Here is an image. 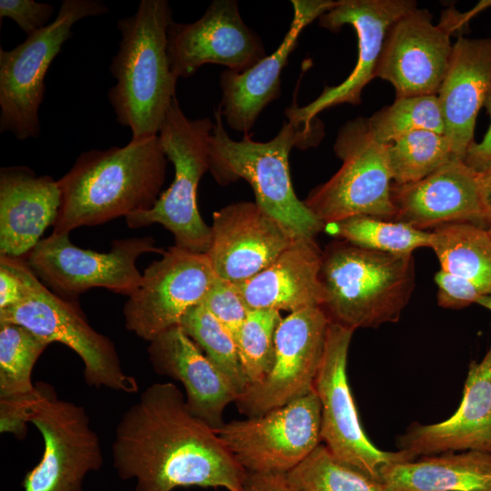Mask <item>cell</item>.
Returning <instances> with one entry per match:
<instances>
[{
  "instance_id": "6da1fadb",
  "label": "cell",
  "mask_w": 491,
  "mask_h": 491,
  "mask_svg": "<svg viewBox=\"0 0 491 491\" xmlns=\"http://www.w3.org/2000/svg\"><path fill=\"white\" fill-rule=\"evenodd\" d=\"M114 467L135 491L200 486L241 491L246 471L170 382L146 387L121 416L112 444Z\"/></svg>"
},
{
  "instance_id": "7a4b0ae2",
  "label": "cell",
  "mask_w": 491,
  "mask_h": 491,
  "mask_svg": "<svg viewBox=\"0 0 491 491\" xmlns=\"http://www.w3.org/2000/svg\"><path fill=\"white\" fill-rule=\"evenodd\" d=\"M166 166L158 135L81 153L58 180L62 200L52 233L69 234L152 208L162 194Z\"/></svg>"
},
{
  "instance_id": "3957f363",
  "label": "cell",
  "mask_w": 491,
  "mask_h": 491,
  "mask_svg": "<svg viewBox=\"0 0 491 491\" xmlns=\"http://www.w3.org/2000/svg\"><path fill=\"white\" fill-rule=\"evenodd\" d=\"M166 0H142L136 12L117 22L119 48L109 71L116 84L108 100L116 121L132 132V139L158 135L175 98L177 78L167 55V32L173 22Z\"/></svg>"
},
{
  "instance_id": "277c9868",
  "label": "cell",
  "mask_w": 491,
  "mask_h": 491,
  "mask_svg": "<svg viewBox=\"0 0 491 491\" xmlns=\"http://www.w3.org/2000/svg\"><path fill=\"white\" fill-rule=\"evenodd\" d=\"M209 138V170L223 185L243 178L251 185L256 203L278 221L295 238H315L324 224L296 195L289 170L293 147L306 149L320 141L322 127L306 131L285 122L267 142L255 141L246 133L239 141L226 132L221 109L214 112Z\"/></svg>"
},
{
  "instance_id": "5b68a950",
  "label": "cell",
  "mask_w": 491,
  "mask_h": 491,
  "mask_svg": "<svg viewBox=\"0 0 491 491\" xmlns=\"http://www.w3.org/2000/svg\"><path fill=\"white\" fill-rule=\"evenodd\" d=\"M320 276V307L330 322L378 327L399 320L415 288V259L335 241L323 251Z\"/></svg>"
},
{
  "instance_id": "8992f818",
  "label": "cell",
  "mask_w": 491,
  "mask_h": 491,
  "mask_svg": "<svg viewBox=\"0 0 491 491\" xmlns=\"http://www.w3.org/2000/svg\"><path fill=\"white\" fill-rule=\"evenodd\" d=\"M214 123L210 118L190 119L176 97L172 101L160 127L162 149L175 167V178L152 208L125 216L130 228L160 224L175 237V246L206 254L212 230L202 219L196 192L203 175L209 170V138Z\"/></svg>"
},
{
  "instance_id": "52a82bcc",
  "label": "cell",
  "mask_w": 491,
  "mask_h": 491,
  "mask_svg": "<svg viewBox=\"0 0 491 491\" xmlns=\"http://www.w3.org/2000/svg\"><path fill=\"white\" fill-rule=\"evenodd\" d=\"M26 283L25 298L0 311V324L20 325L47 343L59 342L74 350L84 364L87 386L118 392L138 391L136 379L126 375L113 341L95 331L75 301L47 288L22 257H14Z\"/></svg>"
},
{
  "instance_id": "ba28073f",
  "label": "cell",
  "mask_w": 491,
  "mask_h": 491,
  "mask_svg": "<svg viewBox=\"0 0 491 491\" xmlns=\"http://www.w3.org/2000/svg\"><path fill=\"white\" fill-rule=\"evenodd\" d=\"M108 12L98 0H63L54 21L11 50L0 48V131L25 140L40 135L39 107L45 77L72 28L88 16Z\"/></svg>"
},
{
  "instance_id": "9c48e42d",
  "label": "cell",
  "mask_w": 491,
  "mask_h": 491,
  "mask_svg": "<svg viewBox=\"0 0 491 491\" xmlns=\"http://www.w3.org/2000/svg\"><path fill=\"white\" fill-rule=\"evenodd\" d=\"M334 150L343 162L341 167L308 194L306 205L324 225L358 215L394 220L396 208L386 145L376 139L367 118L346 122Z\"/></svg>"
},
{
  "instance_id": "30bf717a",
  "label": "cell",
  "mask_w": 491,
  "mask_h": 491,
  "mask_svg": "<svg viewBox=\"0 0 491 491\" xmlns=\"http://www.w3.org/2000/svg\"><path fill=\"white\" fill-rule=\"evenodd\" d=\"M152 236L113 241L108 252L82 249L69 239V234L52 233L27 255L26 262L38 278L59 296L75 301L95 287L130 296L141 285L136 267L144 254H164Z\"/></svg>"
},
{
  "instance_id": "8fae6325",
  "label": "cell",
  "mask_w": 491,
  "mask_h": 491,
  "mask_svg": "<svg viewBox=\"0 0 491 491\" xmlns=\"http://www.w3.org/2000/svg\"><path fill=\"white\" fill-rule=\"evenodd\" d=\"M355 330L329 323L314 390L321 406V438L341 462L380 482L388 465L416 459L405 450L376 447L361 426L348 383L346 366Z\"/></svg>"
},
{
  "instance_id": "7c38bea8",
  "label": "cell",
  "mask_w": 491,
  "mask_h": 491,
  "mask_svg": "<svg viewBox=\"0 0 491 491\" xmlns=\"http://www.w3.org/2000/svg\"><path fill=\"white\" fill-rule=\"evenodd\" d=\"M29 423L41 433V460L23 481L24 491H85L90 472L103 466L100 439L84 406L60 400L49 385L39 384Z\"/></svg>"
},
{
  "instance_id": "4fadbf2b",
  "label": "cell",
  "mask_w": 491,
  "mask_h": 491,
  "mask_svg": "<svg viewBox=\"0 0 491 491\" xmlns=\"http://www.w3.org/2000/svg\"><path fill=\"white\" fill-rule=\"evenodd\" d=\"M215 432L246 472L286 474L322 441L320 402L313 390L262 416L224 424Z\"/></svg>"
},
{
  "instance_id": "5bb4252c",
  "label": "cell",
  "mask_w": 491,
  "mask_h": 491,
  "mask_svg": "<svg viewBox=\"0 0 491 491\" xmlns=\"http://www.w3.org/2000/svg\"><path fill=\"white\" fill-rule=\"evenodd\" d=\"M487 5L466 14L451 11L436 25L428 10L407 12L386 35L376 76L392 84L396 98L437 95L449 65L452 34Z\"/></svg>"
},
{
  "instance_id": "9a60e30c",
  "label": "cell",
  "mask_w": 491,
  "mask_h": 491,
  "mask_svg": "<svg viewBox=\"0 0 491 491\" xmlns=\"http://www.w3.org/2000/svg\"><path fill=\"white\" fill-rule=\"evenodd\" d=\"M217 278L206 254L170 246L145 269L140 286L128 296L125 328L152 341L203 304Z\"/></svg>"
},
{
  "instance_id": "2e32d148",
  "label": "cell",
  "mask_w": 491,
  "mask_h": 491,
  "mask_svg": "<svg viewBox=\"0 0 491 491\" xmlns=\"http://www.w3.org/2000/svg\"><path fill=\"white\" fill-rule=\"evenodd\" d=\"M329 319L320 306L290 313L276 333V353L271 371L250 385L235 400L247 417L283 406L314 390L326 339Z\"/></svg>"
},
{
  "instance_id": "e0dca14e",
  "label": "cell",
  "mask_w": 491,
  "mask_h": 491,
  "mask_svg": "<svg viewBox=\"0 0 491 491\" xmlns=\"http://www.w3.org/2000/svg\"><path fill=\"white\" fill-rule=\"evenodd\" d=\"M411 0H339L332 9L319 17V25L332 32L351 25L357 35L358 56L354 70L345 81L335 86H325L311 103L298 106L293 103L285 115L296 127L306 131L318 126L315 121L321 111L341 104L357 105L364 87L376 77L386 35L392 25L405 14L415 9Z\"/></svg>"
},
{
  "instance_id": "ac0fdd59",
  "label": "cell",
  "mask_w": 491,
  "mask_h": 491,
  "mask_svg": "<svg viewBox=\"0 0 491 491\" xmlns=\"http://www.w3.org/2000/svg\"><path fill=\"white\" fill-rule=\"evenodd\" d=\"M167 55L177 79L190 77L205 64L244 72L266 55L259 35L244 23L235 0L213 1L194 23L173 21L167 32Z\"/></svg>"
},
{
  "instance_id": "d6986e66",
  "label": "cell",
  "mask_w": 491,
  "mask_h": 491,
  "mask_svg": "<svg viewBox=\"0 0 491 491\" xmlns=\"http://www.w3.org/2000/svg\"><path fill=\"white\" fill-rule=\"evenodd\" d=\"M391 195L396 208L394 221L421 230L453 223L491 225L482 174L456 156L419 181L392 183Z\"/></svg>"
},
{
  "instance_id": "ffe728a7",
  "label": "cell",
  "mask_w": 491,
  "mask_h": 491,
  "mask_svg": "<svg viewBox=\"0 0 491 491\" xmlns=\"http://www.w3.org/2000/svg\"><path fill=\"white\" fill-rule=\"evenodd\" d=\"M206 256L216 276L240 284L268 267L296 240L256 202L241 201L213 214Z\"/></svg>"
},
{
  "instance_id": "44dd1931",
  "label": "cell",
  "mask_w": 491,
  "mask_h": 491,
  "mask_svg": "<svg viewBox=\"0 0 491 491\" xmlns=\"http://www.w3.org/2000/svg\"><path fill=\"white\" fill-rule=\"evenodd\" d=\"M294 15L277 49L244 72L225 70L220 76L222 116L228 126L244 134L254 126L263 109L281 94V73L296 48L301 32L339 1L292 0Z\"/></svg>"
},
{
  "instance_id": "7402d4cb",
  "label": "cell",
  "mask_w": 491,
  "mask_h": 491,
  "mask_svg": "<svg viewBox=\"0 0 491 491\" xmlns=\"http://www.w3.org/2000/svg\"><path fill=\"white\" fill-rule=\"evenodd\" d=\"M398 445L416 458L464 450L491 452V345L479 362L470 363L456 411L436 424L412 425Z\"/></svg>"
},
{
  "instance_id": "603a6c76",
  "label": "cell",
  "mask_w": 491,
  "mask_h": 491,
  "mask_svg": "<svg viewBox=\"0 0 491 491\" xmlns=\"http://www.w3.org/2000/svg\"><path fill=\"white\" fill-rule=\"evenodd\" d=\"M147 352L155 372L184 386L186 405L195 416L214 430L225 424L224 411L238 393L180 326L150 341Z\"/></svg>"
},
{
  "instance_id": "cb8c5ba5",
  "label": "cell",
  "mask_w": 491,
  "mask_h": 491,
  "mask_svg": "<svg viewBox=\"0 0 491 491\" xmlns=\"http://www.w3.org/2000/svg\"><path fill=\"white\" fill-rule=\"evenodd\" d=\"M436 95L444 135L454 155L463 159L475 142L477 114L491 97V38L457 39Z\"/></svg>"
},
{
  "instance_id": "d4e9b609",
  "label": "cell",
  "mask_w": 491,
  "mask_h": 491,
  "mask_svg": "<svg viewBox=\"0 0 491 491\" xmlns=\"http://www.w3.org/2000/svg\"><path fill=\"white\" fill-rule=\"evenodd\" d=\"M62 194L58 180L25 165L0 170V256L22 257L53 225Z\"/></svg>"
},
{
  "instance_id": "484cf974",
  "label": "cell",
  "mask_w": 491,
  "mask_h": 491,
  "mask_svg": "<svg viewBox=\"0 0 491 491\" xmlns=\"http://www.w3.org/2000/svg\"><path fill=\"white\" fill-rule=\"evenodd\" d=\"M323 251L315 238L294 241L268 267L236 284L249 308L289 311L321 306Z\"/></svg>"
},
{
  "instance_id": "4316f807",
  "label": "cell",
  "mask_w": 491,
  "mask_h": 491,
  "mask_svg": "<svg viewBox=\"0 0 491 491\" xmlns=\"http://www.w3.org/2000/svg\"><path fill=\"white\" fill-rule=\"evenodd\" d=\"M49 343L16 324H0V432L24 438L39 394L33 368Z\"/></svg>"
},
{
  "instance_id": "83f0119b",
  "label": "cell",
  "mask_w": 491,
  "mask_h": 491,
  "mask_svg": "<svg viewBox=\"0 0 491 491\" xmlns=\"http://www.w3.org/2000/svg\"><path fill=\"white\" fill-rule=\"evenodd\" d=\"M386 491H491V452L442 453L386 466Z\"/></svg>"
},
{
  "instance_id": "f1b7e54d",
  "label": "cell",
  "mask_w": 491,
  "mask_h": 491,
  "mask_svg": "<svg viewBox=\"0 0 491 491\" xmlns=\"http://www.w3.org/2000/svg\"><path fill=\"white\" fill-rule=\"evenodd\" d=\"M431 233L430 247L440 269L470 281L484 296H491V235L487 228L453 223Z\"/></svg>"
},
{
  "instance_id": "f546056e",
  "label": "cell",
  "mask_w": 491,
  "mask_h": 491,
  "mask_svg": "<svg viewBox=\"0 0 491 491\" xmlns=\"http://www.w3.org/2000/svg\"><path fill=\"white\" fill-rule=\"evenodd\" d=\"M324 230L359 247L395 255H413L417 248L430 247L432 237L431 231L369 215L328 223Z\"/></svg>"
},
{
  "instance_id": "4dcf8cb0",
  "label": "cell",
  "mask_w": 491,
  "mask_h": 491,
  "mask_svg": "<svg viewBox=\"0 0 491 491\" xmlns=\"http://www.w3.org/2000/svg\"><path fill=\"white\" fill-rule=\"evenodd\" d=\"M386 154L396 185L419 181L455 157L447 137L429 130L413 131L396 139L386 145Z\"/></svg>"
},
{
  "instance_id": "1f68e13d",
  "label": "cell",
  "mask_w": 491,
  "mask_h": 491,
  "mask_svg": "<svg viewBox=\"0 0 491 491\" xmlns=\"http://www.w3.org/2000/svg\"><path fill=\"white\" fill-rule=\"evenodd\" d=\"M179 326L230 382L238 396L249 386L235 340L203 304L189 309Z\"/></svg>"
},
{
  "instance_id": "d6a6232c",
  "label": "cell",
  "mask_w": 491,
  "mask_h": 491,
  "mask_svg": "<svg viewBox=\"0 0 491 491\" xmlns=\"http://www.w3.org/2000/svg\"><path fill=\"white\" fill-rule=\"evenodd\" d=\"M286 476L298 491H386L381 482L341 462L325 445Z\"/></svg>"
},
{
  "instance_id": "836d02e7",
  "label": "cell",
  "mask_w": 491,
  "mask_h": 491,
  "mask_svg": "<svg viewBox=\"0 0 491 491\" xmlns=\"http://www.w3.org/2000/svg\"><path fill=\"white\" fill-rule=\"evenodd\" d=\"M376 139L387 145L416 130L445 133L436 95L399 97L367 118Z\"/></svg>"
},
{
  "instance_id": "e575fe53",
  "label": "cell",
  "mask_w": 491,
  "mask_h": 491,
  "mask_svg": "<svg viewBox=\"0 0 491 491\" xmlns=\"http://www.w3.org/2000/svg\"><path fill=\"white\" fill-rule=\"evenodd\" d=\"M282 319L277 310H250L239 331L235 343L249 386L262 381L273 367L276 333Z\"/></svg>"
},
{
  "instance_id": "d590c367",
  "label": "cell",
  "mask_w": 491,
  "mask_h": 491,
  "mask_svg": "<svg viewBox=\"0 0 491 491\" xmlns=\"http://www.w3.org/2000/svg\"><path fill=\"white\" fill-rule=\"evenodd\" d=\"M203 305L235 340L250 311L237 285L218 277Z\"/></svg>"
},
{
  "instance_id": "8d00e7d4",
  "label": "cell",
  "mask_w": 491,
  "mask_h": 491,
  "mask_svg": "<svg viewBox=\"0 0 491 491\" xmlns=\"http://www.w3.org/2000/svg\"><path fill=\"white\" fill-rule=\"evenodd\" d=\"M54 13V6L34 0H1L0 17L8 18L27 35L45 25Z\"/></svg>"
},
{
  "instance_id": "74e56055",
  "label": "cell",
  "mask_w": 491,
  "mask_h": 491,
  "mask_svg": "<svg viewBox=\"0 0 491 491\" xmlns=\"http://www.w3.org/2000/svg\"><path fill=\"white\" fill-rule=\"evenodd\" d=\"M437 303L444 308L459 309L477 303L484 296L470 281L440 269L436 273Z\"/></svg>"
},
{
  "instance_id": "f35d334b",
  "label": "cell",
  "mask_w": 491,
  "mask_h": 491,
  "mask_svg": "<svg viewBox=\"0 0 491 491\" xmlns=\"http://www.w3.org/2000/svg\"><path fill=\"white\" fill-rule=\"evenodd\" d=\"M25 292L26 283L14 257L0 256V311L20 303Z\"/></svg>"
},
{
  "instance_id": "ab89813d",
  "label": "cell",
  "mask_w": 491,
  "mask_h": 491,
  "mask_svg": "<svg viewBox=\"0 0 491 491\" xmlns=\"http://www.w3.org/2000/svg\"><path fill=\"white\" fill-rule=\"evenodd\" d=\"M485 107L490 116L489 128L480 143L471 144L463 158L469 167L480 174L491 171V97Z\"/></svg>"
},
{
  "instance_id": "60d3db41",
  "label": "cell",
  "mask_w": 491,
  "mask_h": 491,
  "mask_svg": "<svg viewBox=\"0 0 491 491\" xmlns=\"http://www.w3.org/2000/svg\"><path fill=\"white\" fill-rule=\"evenodd\" d=\"M241 491H298L284 473L246 472Z\"/></svg>"
},
{
  "instance_id": "b9f144b4",
  "label": "cell",
  "mask_w": 491,
  "mask_h": 491,
  "mask_svg": "<svg viewBox=\"0 0 491 491\" xmlns=\"http://www.w3.org/2000/svg\"><path fill=\"white\" fill-rule=\"evenodd\" d=\"M482 183L485 203L491 220V171L482 174Z\"/></svg>"
},
{
  "instance_id": "7bdbcfd3",
  "label": "cell",
  "mask_w": 491,
  "mask_h": 491,
  "mask_svg": "<svg viewBox=\"0 0 491 491\" xmlns=\"http://www.w3.org/2000/svg\"><path fill=\"white\" fill-rule=\"evenodd\" d=\"M476 304L491 310V296H482Z\"/></svg>"
},
{
  "instance_id": "ee69618b",
  "label": "cell",
  "mask_w": 491,
  "mask_h": 491,
  "mask_svg": "<svg viewBox=\"0 0 491 491\" xmlns=\"http://www.w3.org/2000/svg\"><path fill=\"white\" fill-rule=\"evenodd\" d=\"M487 230H488V232H489L490 235H491V226H489V227L487 228Z\"/></svg>"
}]
</instances>
